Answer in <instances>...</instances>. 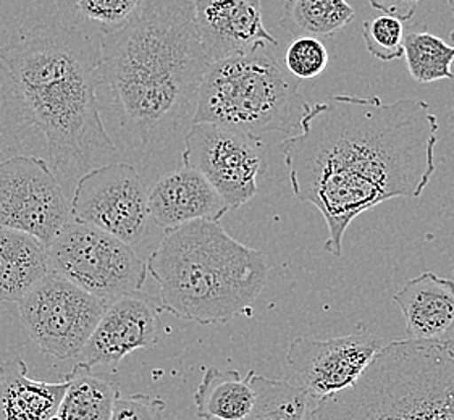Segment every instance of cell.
Here are the masks:
<instances>
[{"label": "cell", "mask_w": 454, "mask_h": 420, "mask_svg": "<svg viewBox=\"0 0 454 420\" xmlns=\"http://www.w3.org/2000/svg\"><path fill=\"white\" fill-rule=\"evenodd\" d=\"M300 135L283 141L296 199L325 220V251L343 256L346 229L396 198H420L435 174L440 123L427 101L330 96L304 104Z\"/></svg>", "instance_id": "obj_1"}, {"label": "cell", "mask_w": 454, "mask_h": 420, "mask_svg": "<svg viewBox=\"0 0 454 420\" xmlns=\"http://www.w3.org/2000/svg\"><path fill=\"white\" fill-rule=\"evenodd\" d=\"M100 86L129 144L170 136L194 115L210 60L200 43L192 0H154L139 19L104 35Z\"/></svg>", "instance_id": "obj_2"}, {"label": "cell", "mask_w": 454, "mask_h": 420, "mask_svg": "<svg viewBox=\"0 0 454 420\" xmlns=\"http://www.w3.org/2000/svg\"><path fill=\"white\" fill-rule=\"evenodd\" d=\"M100 51L78 27H36L0 51V72L21 119L46 137L59 172L110 164L117 147L102 123Z\"/></svg>", "instance_id": "obj_3"}, {"label": "cell", "mask_w": 454, "mask_h": 420, "mask_svg": "<svg viewBox=\"0 0 454 420\" xmlns=\"http://www.w3.org/2000/svg\"><path fill=\"white\" fill-rule=\"evenodd\" d=\"M145 267L159 284L160 307L200 325L225 323L245 314L270 274L262 251L230 237L215 220L165 229Z\"/></svg>", "instance_id": "obj_4"}, {"label": "cell", "mask_w": 454, "mask_h": 420, "mask_svg": "<svg viewBox=\"0 0 454 420\" xmlns=\"http://www.w3.org/2000/svg\"><path fill=\"white\" fill-rule=\"evenodd\" d=\"M304 420H454V339H401Z\"/></svg>", "instance_id": "obj_5"}, {"label": "cell", "mask_w": 454, "mask_h": 420, "mask_svg": "<svg viewBox=\"0 0 454 420\" xmlns=\"http://www.w3.org/2000/svg\"><path fill=\"white\" fill-rule=\"evenodd\" d=\"M301 80L267 46L210 62L200 82L192 123H217L253 136L290 131L306 104Z\"/></svg>", "instance_id": "obj_6"}, {"label": "cell", "mask_w": 454, "mask_h": 420, "mask_svg": "<svg viewBox=\"0 0 454 420\" xmlns=\"http://www.w3.org/2000/svg\"><path fill=\"white\" fill-rule=\"evenodd\" d=\"M51 272L104 301L141 292L147 267L133 246L104 229L70 219L47 246Z\"/></svg>", "instance_id": "obj_7"}, {"label": "cell", "mask_w": 454, "mask_h": 420, "mask_svg": "<svg viewBox=\"0 0 454 420\" xmlns=\"http://www.w3.org/2000/svg\"><path fill=\"white\" fill-rule=\"evenodd\" d=\"M109 302L49 272L19 302L29 338L47 356L73 359L88 343Z\"/></svg>", "instance_id": "obj_8"}, {"label": "cell", "mask_w": 454, "mask_h": 420, "mask_svg": "<svg viewBox=\"0 0 454 420\" xmlns=\"http://www.w3.org/2000/svg\"><path fill=\"white\" fill-rule=\"evenodd\" d=\"M182 160L204 175L228 209L237 210L259 191L262 137L217 123H192L184 136Z\"/></svg>", "instance_id": "obj_9"}, {"label": "cell", "mask_w": 454, "mask_h": 420, "mask_svg": "<svg viewBox=\"0 0 454 420\" xmlns=\"http://www.w3.org/2000/svg\"><path fill=\"white\" fill-rule=\"evenodd\" d=\"M70 219L64 188L44 159L15 156L0 162V229L23 231L49 246Z\"/></svg>", "instance_id": "obj_10"}, {"label": "cell", "mask_w": 454, "mask_h": 420, "mask_svg": "<svg viewBox=\"0 0 454 420\" xmlns=\"http://www.w3.org/2000/svg\"><path fill=\"white\" fill-rule=\"evenodd\" d=\"M72 219L104 229L137 246L149 225L147 190L133 165H100L82 175L72 204Z\"/></svg>", "instance_id": "obj_11"}, {"label": "cell", "mask_w": 454, "mask_h": 420, "mask_svg": "<svg viewBox=\"0 0 454 420\" xmlns=\"http://www.w3.org/2000/svg\"><path fill=\"white\" fill-rule=\"evenodd\" d=\"M380 347L365 329L335 338L293 339L286 351L290 382L318 401L355 384Z\"/></svg>", "instance_id": "obj_12"}, {"label": "cell", "mask_w": 454, "mask_h": 420, "mask_svg": "<svg viewBox=\"0 0 454 420\" xmlns=\"http://www.w3.org/2000/svg\"><path fill=\"white\" fill-rule=\"evenodd\" d=\"M162 335L159 309L139 292L110 301L99 323L82 346L76 362L86 366H117L137 349L154 346Z\"/></svg>", "instance_id": "obj_13"}, {"label": "cell", "mask_w": 454, "mask_h": 420, "mask_svg": "<svg viewBox=\"0 0 454 420\" xmlns=\"http://www.w3.org/2000/svg\"><path fill=\"white\" fill-rule=\"evenodd\" d=\"M192 5L210 62L259 46H278L263 27L262 0H192Z\"/></svg>", "instance_id": "obj_14"}, {"label": "cell", "mask_w": 454, "mask_h": 420, "mask_svg": "<svg viewBox=\"0 0 454 420\" xmlns=\"http://www.w3.org/2000/svg\"><path fill=\"white\" fill-rule=\"evenodd\" d=\"M147 206L151 219L164 229L194 220L220 222L230 210L204 175L186 164L157 180L147 191Z\"/></svg>", "instance_id": "obj_15"}, {"label": "cell", "mask_w": 454, "mask_h": 420, "mask_svg": "<svg viewBox=\"0 0 454 420\" xmlns=\"http://www.w3.org/2000/svg\"><path fill=\"white\" fill-rule=\"evenodd\" d=\"M406 320L409 339H445L454 330V282L424 272L393 296Z\"/></svg>", "instance_id": "obj_16"}, {"label": "cell", "mask_w": 454, "mask_h": 420, "mask_svg": "<svg viewBox=\"0 0 454 420\" xmlns=\"http://www.w3.org/2000/svg\"><path fill=\"white\" fill-rule=\"evenodd\" d=\"M67 388L62 382L27 377V362L13 359L0 367V420H52Z\"/></svg>", "instance_id": "obj_17"}, {"label": "cell", "mask_w": 454, "mask_h": 420, "mask_svg": "<svg viewBox=\"0 0 454 420\" xmlns=\"http://www.w3.org/2000/svg\"><path fill=\"white\" fill-rule=\"evenodd\" d=\"M51 272L47 246L17 229H0V302H20Z\"/></svg>", "instance_id": "obj_18"}, {"label": "cell", "mask_w": 454, "mask_h": 420, "mask_svg": "<svg viewBox=\"0 0 454 420\" xmlns=\"http://www.w3.org/2000/svg\"><path fill=\"white\" fill-rule=\"evenodd\" d=\"M67 388L59 406L60 420H110L120 396L117 375L96 372L94 367L76 362L65 375Z\"/></svg>", "instance_id": "obj_19"}, {"label": "cell", "mask_w": 454, "mask_h": 420, "mask_svg": "<svg viewBox=\"0 0 454 420\" xmlns=\"http://www.w3.org/2000/svg\"><path fill=\"white\" fill-rule=\"evenodd\" d=\"M249 370L245 378L238 370L207 369L194 393L196 412L200 419L241 420L251 411L254 402V388Z\"/></svg>", "instance_id": "obj_20"}, {"label": "cell", "mask_w": 454, "mask_h": 420, "mask_svg": "<svg viewBox=\"0 0 454 420\" xmlns=\"http://www.w3.org/2000/svg\"><path fill=\"white\" fill-rule=\"evenodd\" d=\"M356 10L346 0H286L282 25L291 36L330 37L349 25Z\"/></svg>", "instance_id": "obj_21"}, {"label": "cell", "mask_w": 454, "mask_h": 420, "mask_svg": "<svg viewBox=\"0 0 454 420\" xmlns=\"http://www.w3.org/2000/svg\"><path fill=\"white\" fill-rule=\"evenodd\" d=\"M254 402L241 420H304L310 408L309 394L290 380H277L253 372Z\"/></svg>", "instance_id": "obj_22"}, {"label": "cell", "mask_w": 454, "mask_h": 420, "mask_svg": "<svg viewBox=\"0 0 454 420\" xmlns=\"http://www.w3.org/2000/svg\"><path fill=\"white\" fill-rule=\"evenodd\" d=\"M403 52L409 74L420 84L453 80L454 46L427 31H412L404 36Z\"/></svg>", "instance_id": "obj_23"}, {"label": "cell", "mask_w": 454, "mask_h": 420, "mask_svg": "<svg viewBox=\"0 0 454 420\" xmlns=\"http://www.w3.org/2000/svg\"><path fill=\"white\" fill-rule=\"evenodd\" d=\"M154 0H74L78 13L104 35L119 31L139 19Z\"/></svg>", "instance_id": "obj_24"}, {"label": "cell", "mask_w": 454, "mask_h": 420, "mask_svg": "<svg viewBox=\"0 0 454 420\" xmlns=\"http://www.w3.org/2000/svg\"><path fill=\"white\" fill-rule=\"evenodd\" d=\"M404 36L403 21L390 15L373 17L363 25L365 49L380 62H391L403 57Z\"/></svg>", "instance_id": "obj_25"}, {"label": "cell", "mask_w": 454, "mask_h": 420, "mask_svg": "<svg viewBox=\"0 0 454 420\" xmlns=\"http://www.w3.org/2000/svg\"><path fill=\"white\" fill-rule=\"evenodd\" d=\"M328 51L317 37H296L285 54V68L298 80H314L327 70Z\"/></svg>", "instance_id": "obj_26"}, {"label": "cell", "mask_w": 454, "mask_h": 420, "mask_svg": "<svg viewBox=\"0 0 454 420\" xmlns=\"http://www.w3.org/2000/svg\"><path fill=\"white\" fill-rule=\"evenodd\" d=\"M165 401L149 394L119 396L110 420H164Z\"/></svg>", "instance_id": "obj_27"}, {"label": "cell", "mask_w": 454, "mask_h": 420, "mask_svg": "<svg viewBox=\"0 0 454 420\" xmlns=\"http://www.w3.org/2000/svg\"><path fill=\"white\" fill-rule=\"evenodd\" d=\"M420 0H369L371 7L383 15H390L395 19H401L403 23L409 21L414 17Z\"/></svg>", "instance_id": "obj_28"}, {"label": "cell", "mask_w": 454, "mask_h": 420, "mask_svg": "<svg viewBox=\"0 0 454 420\" xmlns=\"http://www.w3.org/2000/svg\"><path fill=\"white\" fill-rule=\"evenodd\" d=\"M448 5H450V9H451V15H453L454 19V0H448ZM450 36H451V39H454V29L451 31Z\"/></svg>", "instance_id": "obj_29"}, {"label": "cell", "mask_w": 454, "mask_h": 420, "mask_svg": "<svg viewBox=\"0 0 454 420\" xmlns=\"http://www.w3.org/2000/svg\"><path fill=\"white\" fill-rule=\"evenodd\" d=\"M453 275H454V270H453Z\"/></svg>", "instance_id": "obj_30"}]
</instances>
